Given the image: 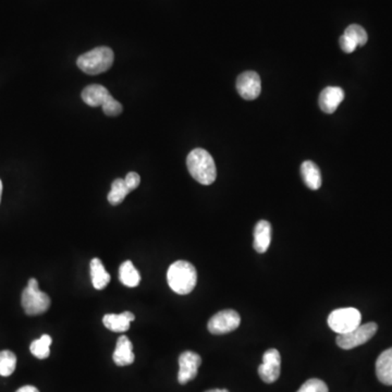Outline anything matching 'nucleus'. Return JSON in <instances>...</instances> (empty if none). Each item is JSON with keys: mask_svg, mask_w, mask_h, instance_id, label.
Wrapping results in <instances>:
<instances>
[{"mask_svg": "<svg viewBox=\"0 0 392 392\" xmlns=\"http://www.w3.org/2000/svg\"><path fill=\"white\" fill-rule=\"evenodd\" d=\"M17 367V356L9 350L0 351V376L13 375Z\"/></svg>", "mask_w": 392, "mask_h": 392, "instance_id": "22", "label": "nucleus"}, {"mask_svg": "<svg viewBox=\"0 0 392 392\" xmlns=\"http://www.w3.org/2000/svg\"><path fill=\"white\" fill-rule=\"evenodd\" d=\"M236 89L241 97L246 101L258 99L262 91L260 75L254 71H246L239 75L236 80Z\"/></svg>", "mask_w": 392, "mask_h": 392, "instance_id": "10", "label": "nucleus"}, {"mask_svg": "<svg viewBox=\"0 0 392 392\" xmlns=\"http://www.w3.org/2000/svg\"><path fill=\"white\" fill-rule=\"evenodd\" d=\"M167 282L172 291L186 296L194 290L198 282V272L191 263L177 260L167 272Z\"/></svg>", "mask_w": 392, "mask_h": 392, "instance_id": "1", "label": "nucleus"}, {"mask_svg": "<svg viewBox=\"0 0 392 392\" xmlns=\"http://www.w3.org/2000/svg\"><path fill=\"white\" fill-rule=\"evenodd\" d=\"M17 392H39L37 388L34 386H25V387L20 388Z\"/></svg>", "mask_w": 392, "mask_h": 392, "instance_id": "28", "label": "nucleus"}, {"mask_svg": "<svg viewBox=\"0 0 392 392\" xmlns=\"http://www.w3.org/2000/svg\"><path fill=\"white\" fill-rule=\"evenodd\" d=\"M1 194H3V182L0 180V201H1Z\"/></svg>", "mask_w": 392, "mask_h": 392, "instance_id": "30", "label": "nucleus"}, {"mask_svg": "<svg viewBox=\"0 0 392 392\" xmlns=\"http://www.w3.org/2000/svg\"><path fill=\"white\" fill-rule=\"evenodd\" d=\"M241 317L234 310H225L215 314L207 324V328L213 334H226L234 331L240 326Z\"/></svg>", "mask_w": 392, "mask_h": 392, "instance_id": "7", "label": "nucleus"}, {"mask_svg": "<svg viewBox=\"0 0 392 392\" xmlns=\"http://www.w3.org/2000/svg\"><path fill=\"white\" fill-rule=\"evenodd\" d=\"M376 375L380 383L392 386V348L380 354L376 361Z\"/></svg>", "mask_w": 392, "mask_h": 392, "instance_id": "16", "label": "nucleus"}, {"mask_svg": "<svg viewBox=\"0 0 392 392\" xmlns=\"http://www.w3.org/2000/svg\"><path fill=\"white\" fill-rule=\"evenodd\" d=\"M202 364V359L198 353L192 351L183 352L179 358L178 381L181 385H186L198 375V367Z\"/></svg>", "mask_w": 392, "mask_h": 392, "instance_id": "9", "label": "nucleus"}, {"mask_svg": "<svg viewBox=\"0 0 392 392\" xmlns=\"http://www.w3.org/2000/svg\"><path fill=\"white\" fill-rule=\"evenodd\" d=\"M362 315L354 308H339L330 313L328 326L338 334H348L361 325Z\"/></svg>", "mask_w": 392, "mask_h": 392, "instance_id": "5", "label": "nucleus"}, {"mask_svg": "<svg viewBox=\"0 0 392 392\" xmlns=\"http://www.w3.org/2000/svg\"><path fill=\"white\" fill-rule=\"evenodd\" d=\"M113 59L115 55L113 49L101 46L80 56L77 65L83 72L96 75L109 70L113 65Z\"/></svg>", "mask_w": 392, "mask_h": 392, "instance_id": "3", "label": "nucleus"}, {"mask_svg": "<svg viewBox=\"0 0 392 392\" xmlns=\"http://www.w3.org/2000/svg\"><path fill=\"white\" fill-rule=\"evenodd\" d=\"M282 356L276 349H270L263 355L262 365L258 367L260 379L266 384H272L280 376Z\"/></svg>", "mask_w": 392, "mask_h": 392, "instance_id": "8", "label": "nucleus"}, {"mask_svg": "<svg viewBox=\"0 0 392 392\" xmlns=\"http://www.w3.org/2000/svg\"><path fill=\"white\" fill-rule=\"evenodd\" d=\"M125 184L130 189L131 192L140 186L141 177L137 172H129L125 178Z\"/></svg>", "mask_w": 392, "mask_h": 392, "instance_id": "26", "label": "nucleus"}, {"mask_svg": "<svg viewBox=\"0 0 392 392\" xmlns=\"http://www.w3.org/2000/svg\"><path fill=\"white\" fill-rule=\"evenodd\" d=\"M113 362L118 366L131 365L134 362L133 344L127 336H121L117 341L116 349L113 352Z\"/></svg>", "mask_w": 392, "mask_h": 392, "instance_id": "14", "label": "nucleus"}, {"mask_svg": "<svg viewBox=\"0 0 392 392\" xmlns=\"http://www.w3.org/2000/svg\"><path fill=\"white\" fill-rule=\"evenodd\" d=\"M344 99L343 89L338 87H328L320 95V107L324 113H334Z\"/></svg>", "mask_w": 392, "mask_h": 392, "instance_id": "11", "label": "nucleus"}, {"mask_svg": "<svg viewBox=\"0 0 392 392\" xmlns=\"http://www.w3.org/2000/svg\"><path fill=\"white\" fill-rule=\"evenodd\" d=\"M53 342L49 334H43L39 339L34 340L31 343V353L39 360H45L51 354V344Z\"/></svg>", "mask_w": 392, "mask_h": 392, "instance_id": "21", "label": "nucleus"}, {"mask_svg": "<svg viewBox=\"0 0 392 392\" xmlns=\"http://www.w3.org/2000/svg\"><path fill=\"white\" fill-rule=\"evenodd\" d=\"M101 108H103V113L109 117L119 116L122 113V105L113 97H111Z\"/></svg>", "mask_w": 392, "mask_h": 392, "instance_id": "25", "label": "nucleus"}, {"mask_svg": "<svg viewBox=\"0 0 392 392\" xmlns=\"http://www.w3.org/2000/svg\"><path fill=\"white\" fill-rule=\"evenodd\" d=\"M186 166L191 176L203 186H210L217 178L214 158L203 148L193 149L186 158Z\"/></svg>", "mask_w": 392, "mask_h": 392, "instance_id": "2", "label": "nucleus"}, {"mask_svg": "<svg viewBox=\"0 0 392 392\" xmlns=\"http://www.w3.org/2000/svg\"><path fill=\"white\" fill-rule=\"evenodd\" d=\"M339 44L340 47H341V49L344 51V53H353L356 49H358V46H356L353 42L350 41L347 37H344V35H342V37H340Z\"/></svg>", "mask_w": 392, "mask_h": 392, "instance_id": "27", "label": "nucleus"}, {"mask_svg": "<svg viewBox=\"0 0 392 392\" xmlns=\"http://www.w3.org/2000/svg\"><path fill=\"white\" fill-rule=\"evenodd\" d=\"M377 329V324L367 322L364 325H360L359 327L348 332V334H338V347L343 350H351L359 347V346L369 341L375 336Z\"/></svg>", "mask_w": 392, "mask_h": 392, "instance_id": "6", "label": "nucleus"}, {"mask_svg": "<svg viewBox=\"0 0 392 392\" xmlns=\"http://www.w3.org/2000/svg\"><path fill=\"white\" fill-rule=\"evenodd\" d=\"M272 242V225L267 220H260L254 229L253 246L258 253H265Z\"/></svg>", "mask_w": 392, "mask_h": 392, "instance_id": "15", "label": "nucleus"}, {"mask_svg": "<svg viewBox=\"0 0 392 392\" xmlns=\"http://www.w3.org/2000/svg\"><path fill=\"white\" fill-rule=\"evenodd\" d=\"M296 392H329V390L322 380L313 378L305 381Z\"/></svg>", "mask_w": 392, "mask_h": 392, "instance_id": "24", "label": "nucleus"}, {"mask_svg": "<svg viewBox=\"0 0 392 392\" xmlns=\"http://www.w3.org/2000/svg\"><path fill=\"white\" fill-rule=\"evenodd\" d=\"M135 320L134 314L123 312L121 314H106L103 316V326L113 332H125L130 329L131 322Z\"/></svg>", "mask_w": 392, "mask_h": 392, "instance_id": "13", "label": "nucleus"}, {"mask_svg": "<svg viewBox=\"0 0 392 392\" xmlns=\"http://www.w3.org/2000/svg\"><path fill=\"white\" fill-rule=\"evenodd\" d=\"M119 280L123 286L135 288L141 282V274L131 260H125L119 268Z\"/></svg>", "mask_w": 392, "mask_h": 392, "instance_id": "19", "label": "nucleus"}, {"mask_svg": "<svg viewBox=\"0 0 392 392\" xmlns=\"http://www.w3.org/2000/svg\"><path fill=\"white\" fill-rule=\"evenodd\" d=\"M205 392H229V391L227 389H213V390H208V391H205Z\"/></svg>", "mask_w": 392, "mask_h": 392, "instance_id": "29", "label": "nucleus"}, {"mask_svg": "<svg viewBox=\"0 0 392 392\" xmlns=\"http://www.w3.org/2000/svg\"><path fill=\"white\" fill-rule=\"evenodd\" d=\"M21 303L27 315L37 316L47 312L51 302L49 294L39 290L37 280L31 278L27 288L22 292Z\"/></svg>", "mask_w": 392, "mask_h": 392, "instance_id": "4", "label": "nucleus"}, {"mask_svg": "<svg viewBox=\"0 0 392 392\" xmlns=\"http://www.w3.org/2000/svg\"><path fill=\"white\" fill-rule=\"evenodd\" d=\"M130 189L125 184V179H116L111 183V190L108 194V202L113 206L121 204L130 193Z\"/></svg>", "mask_w": 392, "mask_h": 392, "instance_id": "20", "label": "nucleus"}, {"mask_svg": "<svg viewBox=\"0 0 392 392\" xmlns=\"http://www.w3.org/2000/svg\"><path fill=\"white\" fill-rule=\"evenodd\" d=\"M111 97L108 89L99 84L89 85L82 91L83 101L91 107H103Z\"/></svg>", "mask_w": 392, "mask_h": 392, "instance_id": "12", "label": "nucleus"}, {"mask_svg": "<svg viewBox=\"0 0 392 392\" xmlns=\"http://www.w3.org/2000/svg\"><path fill=\"white\" fill-rule=\"evenodd\" d=\"M301 175L304 183L310 190H318L322 186V175L313 161H304L301 166Z\"/></svg>", "mask_w": 392, "mask_h": 392, "instance_id": "18", "label": "nucleus"}, {"mask_svg": "<svg viewBox=\"0 0 392 392\" xmlns=\"http://www.w3.org/2000/svg\"><path fill=\"white\" fill-rule=\"evenodd\" d=\"M350 41L353 42L358 47H362L367 43V33L365 30L359 25H351L346 29L343 33Z\"/></svg>", "mask_w": 392, "mask_h": 392, "instance_id": "23", "label": "nucleus"}, {"mask_svg": "<svg viewBox=\"0 0 392 392\" xmlns=\"http://www.w3.org/2000/svg\"><path fill=\"white\" fill-rule=\"evenodd\" d=\"M91 284L96 290H103L110 282V274L103 267V263L99 258H93L91 260Z\"/></svg>", "mask_w": 392, "mask_h": 392, "instance_id": "17", "label": "nucleus"}]
</instances>
